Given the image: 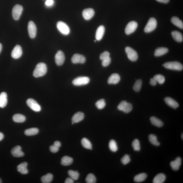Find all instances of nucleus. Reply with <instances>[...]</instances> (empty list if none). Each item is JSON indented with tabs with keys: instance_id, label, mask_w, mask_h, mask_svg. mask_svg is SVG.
Listing matches in <instances>:
<instances>
[{
	"instance_id": "f257e3e1",
	"label": "nucleus",
	"mask_w": 183,
	"mask_h": 183,
	"mask_svg": "<svg viewBox=\"0 0 183 183\" xmlns=\"http://www.w3.org/2000/svg\"><path fill=\"white\" fill-rule=\"evenodd\" d=\"M47 71V66L45 63H39L36 65L34 69L33 73V76L36 78L43 76L46 74Z\"/></svg>"
},
{
	"instance_id": "f03ea898",
	"label": "nucleus",
	"mask_w": 183,
	"mask_h": 183,
	"mask_svg": "<svg viewBox=\"0 0 183 183\" xmlns=\"http://www.w3.org/2000/svg\"><path fill=\"white\" fill-rule=\"evenodd\" d=\"M163 65L165 68L170 70L181 71L183 69L182 65L178 61H169L165 63Z\"/></svg>"
},
{
	"instance_id": "7ed1b4c3",
	"label": "nucleus",
	"mask_w": 183,
	"mask_h": 183,
	"mask_svg": "<svg viewBox=\"0 0 183 183\" xmlns=\"http://www.w3.org/2000/svg\"><path fill=\"white\" fill-rule=\"evenodd\" d=\"M157 26L156 20L152 17L149 19L144 29V31L146 33H150L154 30Z\"/></svg>"
},
{
	"instance_id": "20e7f679",
	"label": "nucleus",
	"mask_w": 183,
	"mask_h": 183,
	"mask_svg": "<svg viewBox=\"0 0 183 183\" xmlns=\"http://www.w3.org/2000/svg\"><path fill=\"white\" fill-rule=\"evenodd\" d=\"M125 52L129 59L132 61H135L138 59V54L131 47H127L125 48Z\"/></svg>"
},
{
	"instance_id": "39448f33",
	"label": "nucleus",
	"mask_w": 183,
	"mask_h": 183,
	"mask_svg": "<svg viewBox=\"0 0 183 183\" xmlns=\"http://www.w3.org/2000/svg\"><path fill=\"white\" fill-rule=\"evenodd\" d=\"M57 27L59 31L64 35H68L70 33V29L65 23L61 21L57 22Z\"/></svg>"
},
{
	"instance_id": "423d86ee",
	"label": "nucleus",
	"mask_w": 183,
	"mask_h": 183,
	"mask_svg": "<svg viewBox=\"0 0 183 183\" xmlns=\"http://www.w3.org/2000/svg\"><path fill=\"white\" fill-rule=\"evenodd\" d=\"M90 78L87 77H79L73 81V84L76 86H81L88 84L90 82Z\"/></svg>"
},
{
	"instance_id": "0eeeda50",
	"label": "nucleus",
	"mask_w": 183,
	"mask_h": 183,
	"mask_svg": "<svg viewBox=\"0 0 183 183\" xmlns=\"http://www.w3.org/2000/svg\"><path fill=\"white\" fill-rule=\"evenodd\" d=\"M23 10L22 5H16L14 6L12 10V15L15 20H18L20 19Z\"/></svg>"
},
{
	"instance_id": "6e6552de",
	"label": "nucleus",
	"mask_w": 183,
	"mask_h": 183,
	"mask_svg": "<svg viewBox=\"0 0 183 183\" xmlns=\"http://www.w3.org/2000/svg\"><path fill=\"white\" fill-rule=\"evenodd\" d=\"M27 105L32 110L36 112H39L41 110V107L35 100L32 99H28L27 101Z\"/></svg>"
},
{
	"instance_id": "1a4fd4ad",
	"label": "nucleus",
	"mask_w": 183,
	"mask_h": 183,
	"mask_svg": "<svg viewBox=\"0 0 183 183\" xmlns=\"http://www.w3.org/2000/svg\"><path fill=\"white\" fill-rule=\"evenodd\" d=\"M138 27L137 22L135 21H131L127 25L125 29V33L130 35L133 33L136 30Z\"/></svg>"
},
{
	"instance_id": "9d476101",
	"label": "nucleus",
	"mask_w": 183,
	"mask_h": 183,
	"mask_svg": "<svg viewBox=\"0 0 183 183\" xmlns=\"http://www.w3.org/2000/svg\"><path fill=\"white\" fill-rule=\"evenodd\" d=\"M55 61L57 65L61 66L64 63L65 56L64 53L61 50L59 51L55 55Z\"/></svg>"
},
{
	"instance_id": "9b49d317",
	"label": "nucleus",
	"mask_w": 183,
	"mask_h": 183,
	"mask_svg": "<svg viewBox=\"0 0 183 183\" xmlns=\"http://www.w3.org/2000/svg\"><path fill=\"white\" fill-rule=\"evenodd\" d=\"M28 31L29 35L32 38L35 37L37 32L36 25L32 21L29 22L28 24Z\"/></svg>"
},
{
	"instance_id": "f8f14e48",
	"label": "nucleus",
	"mask_w": 183,
	"mask_h": 183,
	"mask_svg": "<svg viewBox=\"0 0 183 183\" xmlns=\"http://www.w3.org/2000/svg\"><path fill=\"white\" fill-rule=\"evenodd\" d=\"M22 47L19 45L15 46L11 53V56L13 59H17L22 56Z\"/></svg>"
},
{
	"instance_id": "ddd939ff",
	"label": "nucleus",
	"mask_w": 183,
	"mask_h": 183,
	"mask_svg": "<svg viewBox=\"0 0 183 183\" xmlns=\"http://www.w3.org/2000/svg\"><path fill=\"white\" fill-rule=\"evenodd\" d=\"M71 61L74 64L78 63L83 64L85 63L86 59L83 55L80 54H76L72 56L71 59Z\"/></svg>"
},
{
	"instance_id": "4468645a",
	"label": "nucleus",
	"mask_w": 183,
	"mask_h": 183,
	"mask_svg": "<svg viewBox=\"0 0 183 183\" xmlns=\"http://www.w3.org/2000/svg\"><path fill=\"white\" fill-rule=\"evenodd\" d=\"M95 14L94 10L91 8L84 9L82 12V14L85 20H89L93 17Z\"/></svg>"
},
{
	"instance_id": "2eb2a0df",
	"label": "nucleus",
	"mask_w": 183,
	"mask_h": 183,
	"mask_svg": "<svg viewBox=\"0 0 183 183\" xmlns=\"http://www.w3.org/2000/svg\"><path fill=\"white\" fill-rule=\"evenodd\" d=\"M11 153L13 156L16 157H23L24 155V154L22 151V148L21 146H15L11 150Z\"/></svg>"
},
{
	"instance_id": "dca6fc26",
	"label": "nucleus",
	"mask_w": 183,
	"mask_h": 183,
	"mask_svg": "<svg viewBox=\"0 0 183 183\" xmlns=\"http://www.w3.org/2000/svg\"><path fill=\"white\" fill-rule=\"evenodd\" d=\"M120 77L117 73H114L112 74L108 80L107 82L109 84H115L120 82Z\"/></svg>"
},
{
	"instance_id": "f3484780",
	"label": "nucleus",
	"mask_w": 183,
	"mask_h": 183,
	"mask_svg": "<svg viewBox=\"0 0 183 183\" xmlns=\"http://www.w3.org/2000/svg\"><path fill=\"white\" fill-rule=\"evenodd\" d=\"M105 28L103 26H101L97 29L96 33L95 38L98 41L101 40L103 38L105 32Z\"/></svg>"
},
{
	"instance_id": "a211bd4d",
	"label": "nucleus",
	"mask_w": 183,
	"mask_h": 183,
	"mask_svg": "<svg viewBox=\"0 0 183 183\" xmlns=\"http://www.w3.org/2000/svg\"><path fill=\"white\" fill-rule=\"evenodd\" d=\"M182 164V159L180 157H178L175 161H171L170 166L173 170L178 171L180 169Z\"/></svg>"
},
{
	"instance_id": "6ab92c4d",
	"label": "nucleus",
	"mask_w": 183,
	"mask_h": 183,
	"mask_svg": "<svg viewBox=\"0 0 183 183\" xmlns=\"http://www.w3.org/2000/svg\"><path fill=\"white\" fill-rule=\"evenodd\" d=\"M165 101L167 105L173 109H177L179 107L178 102L171 97H167L165 98Z\"/></svg>"
},
{
	"instance_id": "aec40b11",
	"label": "nucleus",
	"mask_w": 183,
	"mask_h": 183,
	"mask_svg": "<svg viewBox=\"0 0 183 183\" xmlns=\"http://www.w3.org/2000/svg\"><path fill=\"white\" fill-rule=\"evenodd\" d=\"M84 113L80 112L75 114L73 116L72 119V122L74 123H77L81 121L84 118Z\"/></svg>"
},
{
	"instance_id": "412c9836",
	"label": "nucleus",
	"mask_w": 183,
	"mask_h": 183,
	"mask_svg": "<svg viewBox=\"0 0 183 183\" xmlns=\"http://www.w3.org/2000/svg\"><path fill=\"white\" fill-rule=\"evenodd\" d=\"M27 162L22 163L17 166V170L22 174H28V171L27 169Z\"/></svg>"
},
{
	"instance_id": "4be33fe9",
	"label": "nucleus",
	"mask_w": 183,
	"mask_h": 183,
	"mask_svg": "<svg viewBox=\"0 0 183 183\" xmlns=\"http://www.w3.org/2000/svg\"><path fill=\"white\" fill-rule=\"evenodd\" d=\"M7 103V95L5 92L0 94V107L4 108L6 106Z\"/></svg>"
},
{
	"instance_id": "5701e85b",
	"label": "nucleus",
	"mask_w": 183,
	"mask_h": 183,
	"mask_svg": "<svg viewBox=\"0 0 183 183\" xmlns=\"http://www.w3.org/2000/svg\"><path fill=\"white\" fill-rule=\"evenodd\" d=\"M168 52L169 49L167 48H159L155 50L154 55L156 57L161 56L165 54Z\"/></svg>"
},
{
	"instance_id": "b1692460",
	"label": "nucleus",
	"mask_w": 183,
	"mask_h": 183,
	"mask_svg": "<svg viewBox=\"0 0 183 183\" xmlns=\"http://www.w3.org/2000/svg\"><path fill=\"white\" fill-rule=\"evenodd\" d=\"M166 177L163 173H159L156 175L154 178L153 182V183H163L165 182Z\"/></svg>"
},
{
	"instance_id": "393cba45",
	"label": "nucleus",
	"mask_w": 183,
	"mask_h": 183,
	"mask_svg": "<svg viewBox=\"0 0 183 183\" xmlns=\"http://www.w3.org/2000/svg\"><path fill=\"white\" fill-rule=\"evenodd\" d=\"M172 37L175 41L178 42H182L183 41V37L182 33L176 31H173L171 33Z\"/></svg>"
},
{
	"instance_id": "a878e982",
	"label": "nucleus",
	"mask_w": 183,
	"mask_h": 183,
	"mask_svg": "<svg viewBox=\"0 0 183 183\" xmlns=\"http://www.w3.org/2000/svg\"><path fill=\"white\" fill-rule=\"evenodd\" d=\"M73 161L72 158L68 156H65L61 159V165L64 166H68L72 164Z\"/></svg>"
},
{
	"instance_id": "bb28decb",
	"label": "nucleus",
	"mask_w": 183,
	"mask_h": 183,
	"mask_svg": "<svg viewBox=\"0 0 183 183\" xmlns=\"http://www.w3.org/2000/svg\"><path fill=\"white\" fill-rule=\"evenodd\" d=\"M13 120L14 122L17 123H22L26 120V117L22 114H17L13 116Z\"/></svg>"
},
{
	"instance_id": "cd10ccee",
	"label": "nucleus",
	"mask_w": 183,
	"mask_h": 183,
	"mask_svg": "<svg viewBox=\"0 0 183 183\" xmlns=\"http://www.w3.org/2000/svg\"><path fill=\"white\" fill-rule=\"evenodd\" d=\"M150 121L152 124L156 127H161L163 126V124L162 121L155 117L152 116L150 118Z\"/></svg>"
},
{
	"instance_id": "c85d7f7f",
	"label": "nucleus",
	"mask_w": 183,
	"mask_h": 183,
	"mask_svg": "<svg viewBox=\"0 0 183 183\" xmlns=\"http://www.w3.org/2000/svg\"><path fill=\"white\" fill-rule=\"evenodd\" d=\"M171 21L175 26L182 29L183 28V22L178 17H173L171 19Z\"/></svg>"
},
{
	"instance_id": "c756f323",
	"label": "nucleus",
	"mask_w": 183,
	"mask_h": 183,
	"mask_svg": "<svg viewBox=\"0 0 183 183\" xmlns=\"http://www.w3.org/2000/svg\"><path fill=\"white\" fill-rule=\"evenodd\" d=\"M53 177L52 174L51 173H48L41 178V182L43 183H51L53 180Z\"/></svg>"
},
{
	"instance_id": "7c9ffc66",
	"label": "nucleus",
	"mask_w": 183,
	"mask_h": 183,
	"mask_svg": "<svg viewBox=\"0 0 183 183\" xmlns=\"http://www.w3.org/2000/svg\"><path fill=\"white\" fill-rule=\"evenodd\" d=\"M147 178V175L145 173H140L134 177V180L137 182H144Z\"/></svg>"
},
{
	"instance_id": "2f4dec72",
	"label": "nucleus",
	"mask_w": 183,
	"mask_h": 183,
	"mask_svg": "<svg viewBox=\"0 0 183 183\" xmlns=\"http://www.w3.org/2000/svg\"><path fill=\"white\" fill-rule=\"evenodd\" d=\"M39 132V130L37 128H34L28 129L25 131L24 133L27 136L36 135Z\"/></svg>"
},
{
	"instance_id": "473e14b6",
	"label": "nucleus",
	"mask_w": 183,
	"mask_h": 183,
	"mask_svg": "<svg viewBox=\"0 0 183 183\" xmlns=\"http://www.w3.org/2000/svg\"><path fill=\"white\" fill-rule=\"evenodd\" d=\"M82 145L85 148L87 149H92V145L91 142L87 138H83L82 140Z\"/></svg>"
},
{
	"instance_id": "72a5a7b5",
	"label": "nucleus",
	"mask_w": 183,
	"mask_h": 183,
	"mask_svg": "<svg viewBox=\"0 0 183 183\" xmlns=\"http://www.w3.org/2000/svg\"><path fill=\"white\" fill-rule=\"evenodd\" d=\"M149 139L151 143L155 146H159L160 144L158 141L157 137L155 135L151 134L149 136Z\"/></svg>"
},
{
	"instance_id": "f704fd0d",
	"label": "nucleus",
	"mask_w": 183,
	"mask_h": 183,
	"mask_svg": "<svg viewBox=\"0 0 183 183\" xmlns=\"http://www.w3.org/2000/svg\"><path fill=\"white\" fill-rule=\"evenodd\" d=\"M68 174L70 178L73 179L74 180H78L79 178L80 174L77 171H74L72 170H70L68 171Z\"/></svg>"
},
{
	"instance_id": "c9c22d12",
	"label": "nucleus",
	"mask_w": 183,
	"mask_h": 183,
	"mask_svg": "<svg viewBox=\"0 0 183 183\" xmlns=\"http://www.w3.org/2000/svg\"><path fill=\"white\" fill-rule=\"evenodd\" d=\"M109 147L110 150L113 152H116L118 150V147L116 142L114 140H111L109 143Z\"/></svg>"
},
{
	"instance_id": "e433bc0d",
	"label": "nucleus",
	"mask_w": 183,
	"mask_h": 183,
	"mask_svg": "<svg viewBox=\"0 0 183 183\" xmlns=\"http://www.w3.org/2000/svg\"><path fill=\"white\" fill-rule=\"evenodd\" d=\"M86 181L87 183H95L96 182V178L93 174L90 173L86 176Z\"/></svg>"
},
{
	"instance_id": "4c0bfd02",
	"label": "nucleus",
	"mask_w": 183,
	"mask_h": 183,
	"mask_svg": "<svg viewBox=\"0 0 183 183\" xmlns=\"http://www.w3.org/2000/svg\"><path fill=\"white\" fill-rule=\"evenodd\" d=\"M153 78L160 84H163L165 81V77L161 74L156 75Z\"/></svg>"
},
{
	"instance_id": "58836bf2",
	"label": "nucleus",
	"mask_w": 183,
	"mask_h": 183,
	"mask_svg": "<svg viewBox=\"0 0 183 183\" xmlns=\"http://www.w3.org/2000/svg\"><path fill=\"white\" fill-rule=\"evenodd\" d=\"M142 84V82L141 80H137L133 87V89L134 91L137 92H139L141 90Z\"/></svg>"
},
{
	"instance_id": "ea45409f",
	"label": "nucleus",
	"mask_w": 183,
	"mask_h": 183,
	"mask_svg": "<svg viewBox=\"0 0 183 183\" xmlns=\"http://www.w3.org/2000/svg\"><path fill=\"white\" fill-rule=\"evenodd\" d=\"M95 105L98 109L101 110L104 108L106 105L105 100L101 99L96 102Z\"/></svg>"
},
{
	"instance_id": "a19ab883",
	"label": "nucleus",
	"mask_w": 183,
	"mask_h": 183,
	"mask_svg": "<svg viewBox=\"0 0 183 183\" xmlns=\"http://www.w3.org/2000/svg\"><path fill=\"white\" fill-rule=\"evenodd\" d=\"M132 146L134 151H139L140 150V146L139 141L137 139L134 140L132 143Z\"/></svg>"
},
{
	"instance_id": "79ce46f5",
	"label": "nucleus",
	"mask_w": 183,
	"mask_h": 183,
	"mask_svg": "<svg viewBox=\"0 0 183 183\" xmlns=\"http://www.w3.org/2000/svg\"><path fill=\"white\" fill-rule=\"evenodd\" d=\"M131 159L130 156L127 154L125 155L121 159V163L124 165L127 164L129 163Z\"/></svg>"
},
{
	"instance_id": "37998d69",
	"label": "nucleus",
	"mask_w": 183,
	"mask_h": 183,
	"mask_svg": "<svg viewBox=\"0 0 183 183\" xmlns=\"http://www.w3.org/2000/svg\"><path fill=\"white\" fill-rule=\"evenodd\" d=\"M132 109L133 107L131 104L127 103L122 111L124 113H128L130 112L132 110Z\"/></svg>"
},
{
	"instance_id": "c03bdc74",
	"label": "nucleus",
	"mask_w": 183,
	"mask_h": 183,
	"mask_svg": "<svg viewBox=\"0 0 183 183\" xmlns=\"http://www.w3.org/2000/svg\"><path fill=\"white\" fill-rule=\"evenodd\" d=\"M111 59L110 57H108L102 60V65L103 67H106L110 64Z\"/></svg>"
},
{
	"instance_id": "a18cd8bd",
	"label": "nucleus",
	"mask_w": 183,
	"mask_h": 183,
	"mask_svg": "<svg viewBox=\"0 0 183 183\" xmlns=\"http://www.w3.org/2000/svg\"><path fill=\"white\" fill-rule=\"evenodd\" d=\"M127 103V102L126 101H121L117 107V108L119 110L122 111L126 106Z\"/></svg>"
},
{
	"instance_id": "49530a36",
	"label": "nucleus",
	"mask_w": 183,
	"mask_h": 183,
	"mask_svg": "<svg viewBox=\"0 0 183 183\" xmlns=\"http://www.w3.org/2000/svg\"><path fill=\"white\" fill-rule=\"evenodd\" d=\"M110 54L108 52L105 51L103 53H101L100 56V59L101 60H103L107 58L110 57Z\"/></svg>"
},
{
	"instance_id": "de8ad7c7",
	"label": "nucleus",
	"mask_w": 183,
	"mask_h": 183,
	"mask_svg": "<svg viewBox=\"0 0 183 183\" xmlns=\"http://www.w3.org/2000/svg\"><path fill=\"white\" fill-rule=\"evenodd\" d=\"M59 148L57 146H55L54 145H53L51 146L50 147V150L51 152H52L53 153H56L58 151H59Z\"/></svg>"
},
{
	"instance_id": "09e8293b",
	"label": "nucleus",
	"mask_w": 183,
	"mask_h": 183,
	"mask_svg": "<svg viewBox=\"0 0 183 183\" xmlns=\"http://www.w3.org/2000/svg\"><path fill=\"white\" fill-rule=\"evenodd\" d=\"M54 0H47L45 3V5L47 7H50L53 5Z\"/></svg>"
},
{
	"instance_id": "8fccbe9b",
	"label": "nucleus",
	"mask_w": 183,
	"mask_h": 183,
	"mask_svg": "<svg viewBox=\"0 0 183 183\" xmlns=\"http://www.w3.org/2000/svg\"><path fill=\"white\" fill-rule=\"evenodd\" d=\"M157 84V82L156 81V80L153 78H151L150 79V84H151V85L155 86Z\"/></svg>"
},
{
	"instance_id": "3c124183",
	"label": "nucleus",
	"mask_w": 183,
	"mask_h": 183,
	"mask_svg": "<svg viewBox=\"0 0 183 183\" xmlns=\"http://www.w3.org/2000/svg\"><path fill=\"white\" fill-rule=\"evenodd\" d=\"M74 182V180L71 178H67L65 181V183H73Z\"/></svg>"
},
{
	"instance_id": "603ef678",
	"label": "nucleus",
	"mask_w": 183,
	"mask_h": 183,
	"mask_svg": "<svg viewBox=\"0 0 183 183\" xmlns=\"http://www.w3.org/2000/svg\"><path fill=\"white\" fill-rule=\"evenodd\" d=\"M54 145L57 146L59 148L61 146V143L59 141H56L54 142Z\"/></svg>"
},
{
	"instance_id": "864d4df0",
	"label": "nucleus",
	"mask_w": 183,
	"mask_h": 183,
	"mask_svg": "<svg viewBox=\"0 0 183 183\" xmlns=\"http://www.w3.org/2000/svg\"><path fill=\"white\" fill-rule=\"evenodd\" d=\"M156 1L159 2L166 3L169 2V0H156Z\"/></svg>"
},
{
	"instance_id": "5fc2aeb1",
	"label": "nucleus",
	"mask_w": 183,
	"mask_h": 183,
	"mask_svg": "<svg viewBox=\"0 0 183 183\" xmlns=\"http://www.w3.org/2000/svg\"><path fill=\"white\" fill-rule=\"evenodd\" d=\"M4 138V135L3 133L0 132V141H1Z\"/></svg>"
},
{
	"instance_id": "6e6d98bb",
	"label": "nucleus",
	"mask_w": 183,
	"mask_h": 183,
	"mask_svg": "<svg viewBox=\"0 0 183 183\" xmlns=\"http://www.w3.org/2000/svg\"><path fill=\"white\" fill-rule=\"evenodd\" d=\"M2 46L1 44L0 43V53H1L2 50Z\"/></svg>"
},
{
	"instance_id": "4d7b16f0",
	"label": "nucleus",
	"mask_w": 183,
	"mask_h": 183,
	"mask_svg": "<svg viewBox=\"0 0 183 183\" xmlns=\"http://www.w3.org/2000/svg\"><path fill=\"white\" fill-rule=\"evenodd\" d=\"M2 183V181L1 178H0V183Z\"/></svg>"
},
{
	"instance_id": "13d9d810",
	"label": "nucleus",
	"mask_w": 183,
	"mask_h": 183,
	"mask_svg": "<svg viewBox=\"0 0 183 183\" xmlns=\"http://www.w3.org/2000/svg\"><path fill=\"white\" fill-rule=\"evenodd\" d=\"M183 134H182V139H183Z\"/></svg>"
},
{
	"instance_id": "bf43d9fd",
	"label": "nucleus",
	"mask_w": 183,
	"mask_h": 183,
	"mask_svg": "<svg viewBox=\"0 0 183 183\" xmlns=\"http://www.w3.org/2000/svg\"><path fill=\"white\" fill-rule=\"evenodd\" d=\"M74 124V122H72V124Z\"/></svg>"
}]
</instances>
